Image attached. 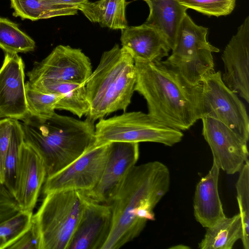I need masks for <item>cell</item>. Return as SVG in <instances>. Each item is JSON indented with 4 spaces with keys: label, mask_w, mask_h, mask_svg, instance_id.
I'll use <instances>...</instances> for the list:
<instances>
[{
    "label": "cell",
    "mask_w": 249,
    "mask_h": 249,
    "mask_svg": "<svg viewBox=\"0 0 249 249\" xmlns=\"http://www.w3.org/2000/svg\"><path fill=\"white\" fill-rule=\"evenodd\" d=\"M170 185L169 170L161 162L134 166L107 203L112 226L101 249H118L137 237L147 221L155 219L153 210Z\"/></svg>",
    "instance_id": "obj_1"
},
{
    "label": "cell",
    "mask_w": 249,
    "mask_h": 249,
    "mask_svg": "<svg viewBox=\"0 0 249 249\" xmlns=\"http://www.w3.org/2000/svg\"><path fill=\"white\" fill-rule=\"evenodd\" d=\"M135 65L134 91L145 99L151 117L181 131L202 119L201 83L189 84L162 61H137Z\"/></svg>",
    "instance_id": "obj_2"
},
{
    "label": "cell",
    "mask_w": 249,
    "mask_h": 249,
    "mask_svg": "<svg viewBox=\"0 0 249 249\" xmlns=\"http://www.w3.org/2000/svg\"><path fill=\"white\" fill-rule=\"evenodd\" d=\"M20 123L24 142L43 161L46 178L61 170L94 144V123L58 114L45 120L29 115Z\"/></svg>",
    "instance_id": "obj_3"
},
{
    "label": "cell",
    "mask_w": 249,
    "mask_h": 249,
    "mask_svg": "<svg viewBox=\"0 0 249 249\" xmlns=\"http://www.w3.org/2000/svg\"><path fill=\"white\" fill-rule=\"evenodd\" d=\"M136 81L135 61L122 47L104 52L96 69L85 83L89 109L87 119L94 123L131 103Z\"/></svg>",
    "instance_id": "obj_4"
},
{
    "label": "cell",
    "mask_w": 249,
    "mask_h": 249,
    "mask_svg": "<svg viewBox=\"0 0 249 249\" xmlns=\"http://www.w3.org/2000/svg\"><path fill=\"white\" fill-rule=\"evenodd\" d=\"M89 200L84 192L73 190L45 195L32 216L40 233V249H67Z\"/></svg>",
    "instance_id": "obj_5"
},
{
    "label": "cell",
    "mask_w": 249,
    "mask_h": 249,
    "mask_svg": "<svg viewBox=\"0 0 249 249\" xmlns=\"http://www.w3.org/2000/svg\"><path fill=\"white\" fill-rule=\"evenodd\" d=\"M208 31L186 14L178 29L172 53L162 61L191 85L200 84L206 74L214 71L212 53L219 50L208 41Z\"/></svg>",
    "instance_id": "obj_6"
},
{
    "label": "cell",
    "mask_w": 249,
    "mask_h": 249,
    "mask_svg": "<svg viewBox=\"0 0 249 249\" xmlns=\"http://www.w3.org/2000/svg\"><path fill=\"white\" fill-rule=\"evenodd\" d=\"M183 137L182 131L166 126L141 111L102 118L95 126L94 144L111 142H153L172 146Z\"/></svg>",
    "instance_id": "obj_7"
},
{
    "label": "cell",
    "mask_w": 249,
    "mask_h": 249,
    "mask_svg": "<svg viewBox=\"0 0 249 249\" xmlns=\"http://www.w3.org/2000/svg\"><path fill=\"white\" fill-rule=\"evenodd\" d=\"M201 84L202 118L222 123L248 142L249 119L246 108L237 94L224 83L221 72H209Z\"/></svg>",
    "instance_id": "obj_8"
},
{
    "label": "cell",
    "mask_w": 249,
    "mask_h": 249,
    "mask_svg": "<svg viewBox=\"0 0 249 249\" xmlns=\"http://www.w3.org/2000/svg\"><path fill=\"white\" fill-rule=\"evenodd\" d=\"M109 143L94 144L77 159L53 175L47 177L43 192L73 190L88 191L100 181L107 160Z\"/></svg>",
    "instance_id": "obj_9"
},
{
    "label": "cell",
    "mask_w": 249,
    "mask_h": 249,
    "mask_svg": "<svg viewBox=\"0 0 249 249\" xmlns=\"http://www.w3.org/2000/svg\"><path fill=\"white\" fill-rule=\"evenodd\" d=\"M92 73L90 60L80 49L59 45L27 73L29 82L53 80L83 84Z\"/></svg>",
    "instance_id": "obj_10"
},
{
    "label": "cell",
    "mask_w": 249,
    "mask_h": 249,
    "mask_svg": "<svg viewBox=\"0 0 249 249\" xmlns=\"http://www.w3.org/2000/svg\"><path fill=\"white\" fill-rule=\"evenodd\" d=\"M201 120L202 135L220 169L229 175L239 172L248 160L247 142L216 120L208 117Z\"/></svg>",
    "instance_id": "obj_11"
},
{
    "label": "cell",
    "mask_w": 249,
    "mask_h": 249,
    "mask_svg": "<svg viewBox=\"0 0 249 249\" xmlns=\"http://www.w3.org/2000/svg\"><path fill=\"white\" fill-rule=\"evenodd\" d=\"M25 65L17 53H5L0 68V119H25L27 109Z\"/></svg>",
    "instance_id": "obj_12"
},
{
    "label": "cell",
    "mask_w": 249,
    "mask_h": 249,
    "mask_svg": "<svg viewBox=\"0 0 249 249\" xmlns=\"http://www.w3.org/2000/svg\"><path fill=\"white\" fill-rule=\"evenodd\" d=\"M226 86L249 102V16L238 27L221 55Z\"/></svg>",
    "instance_id": "obj_13"
},
{
    "label": "cell",
    "mask_w": 249,
    "mask_h": 249,
    "mask_svg": "<svg viewBox=\"0 0 249 249\" xmlns=\"http://www.w3.org/2000/svg\"><path fill=\"white\" fill-rule=\"evenodd\" d=\"M139 157V143L109 142L108 158L100 181L92 189L84 193L92 201L107 204L130 169L136 165Z\"/></svg>",
    "instance_id": "obj_14"
},
{
    "label": "cell",
    "mask_w": 249,
    "mask_h": 249,
    "mask_svg": "<svg viewBox=\"0 0 249 249\" xmlns=\"http://www.w3.org/2000/svg\"><path fill=\"white\" fill-rule=\"evenodd\" d=\"M46 178V169L41 158L24 142L20 150L12 194L21 211L33 213Z\"/></svg>",
    "instance_id": "obj_15"
},
{
    "label": "cell",
    "mask_w": 249,
    "mask_h": 249,
    "mask_svg": "<svg viewBox=\"0 0 249 249\" xmlns=\"http://www.w3.org/2000/svg\"><path fill=\"white\" fill-rule=\"evenodd\" d=\"M110 206L89 200L67 249H101L112 226Z\"/></svg>",
    "instance_id": "obj_16"
},
{
    "label": "cell",
    "mask_w": 249,
    "mask_h": 249,
    "mask_svg": "<svg viewBox=\"0 0 249 249\" xmlns=\"http://www.w3.org/2000/svg\"><path fill=\"white\" fill-rule=\"evenodd\" d=\"M120 40L122 47L135 61H160L171 50L161 32L145 23L121 30Z\"/></svg>",
    "instance_id": "obj_17"
},
{
    "label": "cell",
    "mask_w": 249,
    "mask_h": 249,
    "mask_svg": "<svg viewBox=\"0 0 249 249\" xmlns=\"http://www.w3.org/2000/svg\"><path fill=\"white\" fill-rule=\"evenodd\" d=\"M220 167L213 159L208 173L196 184L194 198V214L204 228L211 227L226 216L218 192Z\"/></svg>",
    "instance_id": "obj_18"
},
{
    "label": "cell",
    "mask_w": 249,
    "mask_h": 249,
    "mask_svg": "<svg viewBox=\"0 0 249 249\" xmlns=\"http://www.w3.org/2000/svg\"><path fill=\"white\" fill-rule=\"evenodd\" d=\"M29 82L33 88L41 92L59 95L61 98L56 109L70 111L79 118L86 115L89 111V104L85 84L53 80Z\"/></svg>",
    "instance_id": "obj_19"
},
{
    "label": "cell",
    "mask_w": 249,
    "mask_h": 249,
    "mask_svg": "<svg viewBox=\"0 0 249 249\" xmlns=\"http://www.w3.org/2000/svg\"><path fill=\"white\" fill-rule=\"evenodd\" d=\"M142 0L147 3L149 8V14L144 23L160 32L173 50L178 29L188 9L178 0Z\"/></svg>",
    "instance_id": "obj_20"
},
{
    "label": "cell",
    "mask_w": 249,
    "mask_h": 249,
    "mask_svg": "<svg viewBox=\"0 0 249 249\" xmlns=\"http://www.w3.org/2000/svg\"><path fill=\"white\" fill-rule=\"evenodd\" d=\"M127 4L126 0L89 1L78 10L92 23L113 30H122L128 26L125 14Z\"/></svg>",
    "instance_id": "obj_21"
},
{
    "label": "cell",
    "mask_w": 249,
    "mask_h": 249,
    "mask_svg": "<svg viewBox=\"0 0 249 249\" xmlns=\"http://www.w3.org/2000/svg\"><path fill=\"white\" fill-rule=\"evenodd\" d=\"M243 237L242 220L238 213L225 216L213 226L206 228L204 238L198 244L200 249H231Z\"/></svg>",
    "instance_id": "obj_22"
},
{
    "label": "cell",
    "mask_w": 249,
    "mask_h": 249,
    "mask_svg": "<svg viewBox=\"0 0 249 249\" xmlns=\"http://www.w3.org/2000/svg\"><path fill=\"white\" fill-rule=\"evenodd\" d=\"M13 15L22 19L36 21L53 17L74 15L78 8L68 6H53L45 0H10Z\"/></svg>",
    "instance_id": "obj_23"
},
{
    "label": "cell",
    "mask_w": 249,
    "mask_h": 249,
    "mask_svg": "<svg viewBox=\"0 0 249 249\" xmlns=\"http://www.w3.org/2000/svg\"><path fill=\"white\" fill-rule=\"evenodd\" d=\"M35 41L8 18L0 17V48L4 53H26L34 51Z\"/></svg>",
    "instance_id": "obj_24"
},
{
    "label": "cell",
    "mask_w": 249,
    "mask_h": 249,
    "mask_svg": "<svg viewBox=\"0 0 249 249\" xmlns=\"http://www.w3.org/2000/svg\"><path fill=\"white\" fill-rule=\"evenodd\" d=\"M25 94L29 115L41 120L49 119L55 113L61 96L57 94L41 92L25 83Z\"/></svg>",
    "instance_id": "obj_25"
},
{
    "label": "cell",
    "mask_w": 249,
    "mask_h": 249,
    "mask_svg": "<svg viewBox=\"0 0 249 249\" xmlns=\"http://www.w3.org/2000/svg\"><path fill=\"white\" fill-rule=\"evenodd\" d=\"M24 142L20 122L14 119L5 167L4 185L13 194L14 190L18 158L21 146Z\"/></svg>",
    "instance_id": "obj_26"
},
{
    "label": "cell",
    "mask_w": 249,
    "mask_h": 249,
    "mask_svg": "<svg viewBox=\"0 0 249 249\" xmlns=\"http://www.w3.org/2000/svg\"><path fill=\"white\" fill-rule=\"evenodd\" d=\"M236 183L237 200L243 228L241 241L245 249H249V161L240 170Z\"/></svg>",
    "instance_id": "obj_27"
},
{
    "label": "cell",
    "mask_w": 249,
    "mask_h": 249,
    "mask_svg": "<svg viewBox=\"0 0 249 249\" xmlns=\"http://www.w3.org/2000/svg\"><path fill=\"white\" fill-rule=\"evenodd\" d=\"M32 213L20 211L0 223V249H9L31 227Z\"/></svg>",
    "instance_id": "obj_28"
},
{
    "label": "cell",
    "mask_w": 249,
    "mask_h": 249,
    "mask_svg": "<svg viewBox=\"0 0 249 249\" xmlns=\"http://www.w3.org/2000/svg\"><path fill=\"white\" fill-rule=\"evenodd\" d=\"M187 9H193L209 17H219L230 14L236 0H178Z\"/></svg>",
    "instance_id": "obj_29"
},
{
    "label": "cell",
    "mask_w": 249,
    "mask_h": 249,
    "mask_svg": "<svg viewBox=\"0 0 249 249\" xmlns=\"http://www.w3.org/2000/svg\"><path fill=\"white\" fill-rule=\"evenodd\" d=\"M13 119L0 120V182L3 184L6 156L11 136Z\"/></svg>",
    "instance_id": "obj_30"
},
{
    "label": "cell",
    "mask_w": 249,
    "mask_h": 249,
    "mask_svg": "<svg viewBox=\"0 0 249 249\" xmlns=\"http://www.w3.org/2000/svg\"><path fill=\"white\" fill-rule=\"evenodd\" d=\"M40 236L36 224L32 220L30 228L16 240L9 249H40Z\"/></svg>",
    "instance_id": "obj_31"
},
{
    "label": "cell",
    "mask_w": 249,
    "mask_h": 249,
    "mask_svg": "<svg viewBox=\"0 0 249 249\" xmlns=\"http://www.w3.org/2000/svg\"><path fill=\"white\" fill-rule=\"evenodd\" d=\"M13 197L5 186L0 182V223L11 218L14 213Z\"/></svg>",
    "instance_id": "obj_32"
},
{
    "label": "cell",
    "mask_w": 249,
    "mask_h": 249,
    "mask_svg": "<svg viewBox=\"0 0 249 249\" xmlns=\"http://www.w3.org/2000/svg\"><path fill=\"white\" fill-rule=\"evenodd\" d=\"M48 3L56 6H68L77 7L88 2L89 0H45Z\"/></svg>",
    "instance_id": "obj_33"
}]
</instances>
